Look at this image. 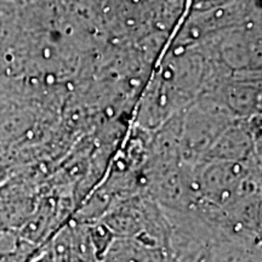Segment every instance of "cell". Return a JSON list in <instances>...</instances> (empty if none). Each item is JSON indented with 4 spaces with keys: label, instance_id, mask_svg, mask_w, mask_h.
I'll use <instances>...</instances> for the list:
<instances>
[{
    "label": "cell",
    "instance_id": "1",
    "mask_svg": "<svg viewBox=\"0 0 262 262\" xmlns=\"http://www.w3.org/2000/svg\"><path fill=\"white\" fill-rule=\"evenodd\" d=\"M231 2H234V0H192V2H188L187 8L188 11H202V10L216 8V6L227 4Z\"/></svg>",
    "mask_w": 262,
    "mask_h": 262
}]
</instances>
